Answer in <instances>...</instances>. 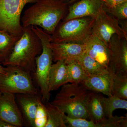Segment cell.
Wrapping results in <instances>:
<instances>
[{"mask_svg": "<svg viewBox=\"0 0 127 127\" xmlns=\"http://www.w3.org/2000/svg\"><path fill=\"white\" fill-rule=\"evenodd\" d=\"M69 0H38L25 11L22 26H36L52 35L68 13Z\"/></svg>", "mask_w": 127, "mask_h": 127, "instance_id": "cell-1", "label": "cell"}, {"mask_svg": "<svg viewBox=\"0 0 127 127\" xmlns=\"http://www.w3.org/2000/svg\"><path fill=\"white\" fill-rule=\"evenodd\" d=\"M42 51L41 40L31 26L23 27L20 37L10 55L1 64L4 66H16L33 74L35 70L36 59Z\"/></svg>", "mask_w": 127, "mask_h": 127, "instance_id": "cell-2", "label": "cell"}, {"mask_svg": "<svg viewBox=\"0 0 127 127\" xmlns=\"http://www.w3.org/2000/svg\"><path fill=\"white\" fill-rule=\"evenodd\" d=\"M89 91L81 84L67 83L61 87L51 103L70 118L88 120L86 102Z\"/></svg>", "mask_w": 127, "mask_h": 127, "instance_id": "cell-3", "label": "cell"}, {"mask_svg": "<svg viewBox=\"0 0 127 127\" xmlns=\"http://www.w3.org/2000/svg\"><path fill=\"white\" fill-rule=\"evenodd\" d=\"M38 36L42 45V51L36 59V68L33 74L35 82L40 90L43 103L50 100L51 93L48 86V75L52 64V51L50 47V35L36 26H31Z\"/></svg>", "mask_w": 127, "mask_h": 127, "instance_id": "cell-4", "label": "cell"}, {"mask_svg": "<svg viewBox=\"0 0 127 127\" xmlns=\"http://www.w3.org/2000/svg\"><path fill=\"white\" fill-rule=\"evenodd\" d=\"M95 19L85 17L60 22L50 35L51 42L83 44L92 34Z\"/></svg>", "mask_w": 127, "mask_h": 127, "instance_id": "cell-5", "label": "cell"}, {"mask_svg": "<svg viewBox=\"0 0 127 127\" xmlns=\"http://www.w3.org/2000/svg\"><path fill=\"white\" fill-rule=\"evenodd\" d=\"M5 66V73L0 74V91L15 94H41L32 73L16 66Z\"/></svg>", "mask_w": 127, "mask_h": 127, "instance_id": "cell-6", "label": "cell"}, {"mask_svg": "<svg viewBox=\"0 0 127 127\" xmlns=\"http://www.w3.org/2000/svg\"><path fill=\"white\" fill-rule=\"evenodd\" d=\"M38 0H0V30L20 36L23 27L21 24L22 12L26 5Z\"/></svg>", "mask_w": 127, "mask_h": 127, "instance_id": "cell-7", "label": "cell"}, {"mask_svg": "<svg viewBox=\"0 0 127 127\" xmlns=\"http://www.w3.org/2000/svg\"><path fill=\"white\" fill-rule=\"evenodd\" d=\"M92 34L102 41L108 47L114 34L119 38L127 39V32L120 26L117 20L107 13L103 6L95 18Z\"/></svg>", "mask_w": 127, "mask_h": 127, "instance_id": "cell-8", "label": "cell"}, {"mask_svg": "<svg viewBox=\"0 0 127 127\" xmlns=\"http://www.w3.org/2000/svg\"><path fill=\"white\" fill-rule=\"evenodd\" d=\"M108 68L114 72L127 73V39L119 38L116 34L111 37Z\"/></svg>", "mask_w": 127, "mask_h": 127, "instance_id": "cell-9", "label": "cell"}, {"mask_svg": "<svg viewBox=\"0 0 127 127\" xmlns=\"http://www.w3.org/2000/svg\"><path fill=\"white\" fill-rule=\"evenodd\" d=\"M0 118L15 127H24L16 94L0 91Z\"/></svg>", "mask_w": 127, "mask_h": 127, "instance_id": "cell-10", "label": "cell"}, {"mask_svg": "<svg viewBox=\"0 0 127 127\" xmlns=\"http://www.w3.org/2000/svg\"><path fill=\"white\" fill-rule=\"evenodd\" d=\"M16 100L24 121V127H35V119L39 103L41 101V94H19Z\"/></svg>", "mask_w": 127, "mask_h": 127, "instance_id": "cell-11", "label": "cell"}, {"mask_svg": "<svg viewBox=\"0 0 127 127\" xmlns=\"http://www.w3.org/2000/svg\"><path fill=\"white\" fill-rule=\"evenodd\" d=\"M103 6L101 0H79L69 4L68 14L63 21L85 17L95 18Z\"/></svg>", "mask_w": 127, "mask_h": 127, "instance_id": "cell-12", "label": "cell"}, {"mask_svg": "<svg viewBox=\"0 0 127 127\" xmlns=\"http://www.w3.org/2000/svg\"><path fill=\"white\" fill-rule=\"evenodd\" d=\"M53 61H63L65 63L76 61L85 52L83 44L73 43H55L51 42Z\"/></svg>", "mask_w": 127, "mask_h": 127, "instance_id": "cell-13", "label": "cell"}, {"mask_svg": "<svg viewBox=\"0 0 127 127\" xmlns=\"http://www.w3.org/2000/svg\"><path fill=\"white\" fill-rule=\"evenodd\" d=\"M83 44L85 47V53L101 64L108 67L109 49L102 41L91 34Z\"/></svg>", "mask_w": 127, "mask_h": 127, "instance_id": "cell-14", "label": "cell"}, {"mask_svg": "<svg viewBox=\"0 0 127 127\" xmlns=\"http://www.w3.org/2000/svg\"><path fill=\"white\" fill-rule=\"evenodd\" d=\"M81 84L89 91L111 96H112L113 71L110 69L109 71L106 73L88 76Z\"/></svg>", "mask_w": 127, "mask_h": 127, "instance_id": "cell-15", "label": "cell"}, {"mask_svg": "<svg viewBox=\"0 0 127 127\" xmlns=\"http://www.w3.org/2000/svg\"><path fill=\"white\" fill-rule=\"evenodd\" d=\"M65 122L70 127H127V118L125 116H113L97 123L84 119H73L65 116Z\"/></svg>", "mask_w": 127, "mask_h": 127, "instance_id": "cell-16", "label": "cell"}, {"mask_svg": "<svg viewBox=\"0 0 127 127\" xmlns=\"http://www.w3.org/2000/svg\"><path fill=\"white\" fill-rule=\"evenodd\" d=\"M102 94L89 91L86 99V104L89 117L94 123H97L106 118L103 105Z\"/></svg>", "mask_w": 127, "mask_h": 127, "instance_id": "cell-17", "label": "cell"}, {"mask_svg": "<svg viewBox=\"0 0 127 127\" xmlns=\"http://www.w3.org/2000/svg\"><path fill=\"white\" fill-rule=\"evenodd\" d=\"M52 64L48 75L49 90L56 91L64 84L69 83L66 65L63 61H58Z\"/></svg>", "mask_w": 127, "mask_h": 127, "instance_id": "cell-18", "label": "cell"}, {"mask_svg": "<svg viewBox=\"0 0 127 127\" xmlns=\"http://www.w3.org/2000/svg\"><path fill=\"white\" fill-rule=\"evenodd\" d=\"M88 76H95L108 72L110 69L84 53L76 60Z\"/></svg>", "mask_w": 127, "mask_h": 127, "instance_id": "cell-19", "label": "cell"}, {"mask_svg": "<svg viewBox=\"0 0 127 127\" xmlns=\"http://www.w3.org/2000/svg\"><path fill=\"white\" fill-rule=\"evenodd\" d=\"M44 104L47 116L45 127H67L65 120V114L51 102H48Z\"/></svg>", "mask_w": 127, "mask_h": 127, "instance_id": "cell-20", "label": "cell"}, {"mask_svg": "<svg viewBox=\"0 0 127 127\" xmlns=\"http://www.w3.org/2000/svg\"><path fill=\"white\" fill-rule=\"evenodd\" d=\"M20 36L11 35L0 30V63L1 64L10 55Z\"/></svg>", "mask_w": 127, "mask_h": 127, "instance_id": "cell-21", "label": "cell"}, {"mask_svg": "<svg viewBox=\"0 0 127 127\" xmlns=\"http://www.w3.org/2000/svg\"><path fill=\"white\" fill-rule=\"evenodd\" d=\"M112 71V95L127 100V73Z\"/></svg>", "mask_w": 127, "mask_h": 127, "instance_id": "cell-22", "label": "cell"}, {"mask_svg": "<svg viewBox=\"0 0 127 127\" xmlns=\"http://www.w3.org/2000/svg\"><path fill=\"white\" fill-rule=\"evenodd\" d=\"M66 64L68 71L69 83L80 84L88 77V75L77 61H72Z\"/></svg>", "mask_w": 127, "mask_h": 127, "instance_id": "cell-23", "label": "cell"}, {"mask_svg": "<svg viewBox=\"0 0 127 127\" xmlns=\"http://www.w3.org/2000/svg\"><path fill=\"white\" fill-rule=\"evenodd\" d=\"M103 105L105 117L106 118L113 117V111L118 109H127V101L112 96L103 98Z\"/></svg>", "mask_w": 127, "mask_h": 127, "instance_id": "cell-24", "label": "cell"}, {"mask_svg": "<svg viewBox=\"0 0 127 127\" xmlns=\"http://www.w3.org/2000/svg\"><path fill=\"white\" fill-rule=\"evenodd\" d=\"M103 9L107 13L118 21L119 23L127 20V1L111 8L103 5Z\"/></svg>", "mask_w": 127, "mask_h": 127, "instance_id": "cell-25", "label": "cell"}, {"mask_svg": "<svg viewBox=\"0 0 127 127\" xmlns=\"http://www.w3.org/2000/svg\"><path fill=\"white\" fill-rule=\"evenodd\" d=\"M47 113L42 101L38 105L35 119V127H45L47 121Z\"/></svg>", "mask_w": 127, "mask_h": 127, "instance_id": "cell-26", "label": "cell"}, {"mask_svg": "<svg viewBox=\"0 0 127 127\" xmlns=\"http://www.w3.org/2000/svg\"><path fill=\"white\" fill-rule=\"evenodd\" d=\"M103 5L107 8H111L127 1V0H101Z\"/></svg>", "mask_w": 127, "mask_h": 127, "instance_id": "cell-27", "label": "cell"}, {"mask_svg": "<svg viewBox=\"0 0 127 127\" xmlns=\"http://www.w3.org/2000/svg\"><path fill=\"white\" fill-rule=\"evenodd\" d=\"M0 127H15L14 125L0 118Z\"/></svg>", "mask_w": 127, "mask_h": 127, "instance_id": "cell-28", "label": "cell"}, {"mask_svg": "<svg viewBox=\"0 0 127 127\" xmlns=\"http://www.w3.org/2000/svg\"><path fill=\"white\" fill-rule=\"evenodd\" d=\"M5 72V67L1 65V64L0 63V74L4 73Z\"/></svg>", "mask_w": 127, "mask_h": 127, "instance_id": "cell-29", "label": "cell"}, {"mask_svg": "<svg viewBox=\"0 0 127 127\" xmlns=\"http://www.w3.org/2000/svg\"><path fill=\"white\" fill-rule=\"evenodd\" d=\"M79 0H70L68 1V4H71L72 3H74L76 1H77Z\"/></svg>", "mask_w": 127, "mask_h": 127, "instance_id": "cell-30", "label": "cell"}]
</instances>
